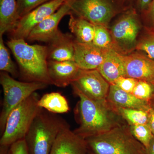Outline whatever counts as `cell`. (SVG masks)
<instances>
[{
  "label": "cell",
  "instance_id": "6da1fadb",
  "mask_svg": "<svg viewBox=\"0 0 154 154\" xmlns=\"http://www.w3.org/2000/svg\"><path fill=\"white\" fill-rule=\"evenodd\" d=\"M74 92L79 98L78 108L79 126L74 131L75 133L86 139L121 125L118 119L120 116L107 99L94 100L79 91Z\"/></svg>",
  "mask_w": 154,
  "mask_h": 154
},
{
  "label": "cell",
  "instance_id": "7a4b0ae2",
  "mask_svg": "<svg viewBox=\"0 0 154 154\" xmlns=\"http://www.w3.org/2000/svg\"><path fill=\"white\" fill-rule=\"evenodd\" d=\"M7 45L16 58L24 80L52 85L48 69L47 46L30 45L22 38H11Z\"/></svg>",
  "mask_w": 154,
  "mask_h": 154
},
{
  "label": "cell",
  "instance_id": "3957f363",
  "mask_svg": "<svg viewBox=\"0 0 154 154\" xmlns=\"http://www.w3.org/2000/svg\"><path fill=\"white\" fill-rule=\"evenodd\" d=\"M85 139L88 150L95 154H146V148L133 135L129 127L122 125Z\"/></svg>",
  "mask_w": 154,
  "mask_h": 154
},
{
  "label": "cell",
  "instance_id": "277c9868",
  "mask_svg": "<svg viewBox=\"0 0 154 154\" xmlns=\"http://www.w3.org/2000/svg\"><path fill=\"white\" fill-rule=\"evenodd\" d=\"M68 126L62 118L42 109L24 138L30 154H49L59 133Z\"/></svg>",
  "mask_w": 154,
  "mask_h": 154
},
{
  "label": "cell",
  "instance_id": "5b68a950",
  "mask_svg": "<svg viewBox=\"0 0 154 154\" xmlns=\"http://www.w3.org/2000/svg\"><path fill=\"white\" fill-rule=\"evenodd\" d=\"M39 99L35 92L12 110L7 118L0 145L10 146L24 139L34 119L42 109L38 105Z\"/></svg>",
  "mask_w": 154,
  "mask_h": 154
},
{
  "label": "cell",
  "instance_id": "8992f818",
  "mask_svg": "<svg viewBox=\"0 0 154 154\" xmlns=\"http://www.w3.org/2000/svg\"><path fill=\"white\" fill-rule=\"evenodd\" d=\"M126 0H71L70 14L94 25L107 27L111 19L129 8ZM69 14V15H70Z\"/></svg>",
  "mask_w": 154,
  "mask_h": 154
},
{
  "label": "cell",
  "instance_id": "52a82bcc",
  "mask_svg": "<svg viewBox=\"0 0 154 154\" xmlns=\"http://www.w3.org/2000/svg\"><path fill=\"white\" fill-rule=\"evenodd\" d=\"M0 83L4 92V100L0 115V130L2 134L7 118L12 110L33 93L45 89L48 85L39 82H20L4 72H1Z\"/></svg>",
  "mask_w": 154,
  "mask_h": 154
},
{
  "label": "cell",
  "instance_id": "ba28073f",
  "mask_svg": "<svg viewBox=\"0 0 154 154\" xmlns=\"http://www.w3.org/2000/svg\"><path fill=\"white\" fill-rule=\"evenodd\" d=\"M140 23L136 9L131 7L122 12L110 31L116 51L122 54L134 51L141 29Z\"/></svg>",
  "mask_w": 154,
  "mask_h": 154
},
{
  "label": "cell",
  "instance_id": "9c48e42d",
  "mask_svg": "<svg viewBox=\"0 0 154 154\" xmlns=\"http://www.w3.org/2000/svg\"><path fill=\"white\" fill-rule=\"evenodd\" d=\"M74 91H78L94 100L107 99L110 84L97 69H80L71 84Z\"/></svg>",
  "mask_w": 154,
  "mask_h": 154
},
{
  "label": "cell",
  "instance_id": "30bf717a",
  "mask_svg": "<svg viewBox=\"0 0 154 154\" xmlns=\"http://www.w3.org/2000/svg\"><path fill=\"white\" fill-rule=\"evenodd\" d=\"M66 0H51L38 6L18 20L10 32L12 38L27 39L36 25L55 13Z\"/></svg>",
  "mask_w": 154,
  "mask_h": 154
},
{
  "label": "cell",
  "instance_id": "8fae6325",
  "mask_svg": "<svg viewBox=\"0 0 154 154\" xmlns=\"http://www.w3.org/2000/svg\"><path fill=\"white\" fill-rule=\"evenodd\" d=\"M122 55L125 77L145 81L154 85V60L138 51Z\"/></svg>",
  "mask_w": 154,
  "mask_h": 154
},
{
  "label": "cell",
  "instance_id": "7c38bea8",
  "mask_svg": "<svg viewBox=\"0 0 154 154\" xmlns=\"http://www.w3.org/2000/svg\"><path fill=\"white\" fill-rule=\"evenodd\" d=\"M71 2V0H66L55 13L33 28L27 39L30 42H49L58 31V26L61 19L70 14Z\"/></svg>",
  "mask_w": 154,
  "mask_h": 154
},
{
  "label": "cell",
  "instance_id": "4fadbf2b",
  "mask_svg": "<svg viewBox=\"0 0 154 154\" xmlns=\"http://www.w3.org/2000/svg\"><path fill=\"white\" fill-rule=\"evenodd\" d=\"M49 154H88V149L85 140L68 126L59 133Z\"/></svg>",
  "mask_w": 154,
  "mask_h": 154
},
{
  "label": "cell",
  "instance_id": "5bb4252c",
  "mask_svg": "<svg viewBox=\"0 0 154 154\" xmlns=\"http://www.w3.org/2000/svg\"><path fill=\"white\" fill-rule=\"evenodd\" d=\"M104 52L93 42L80 43L75 39L73 61L81 69H97L104 60Z\"/></svg>",
  "mask_w": 154,
  "mask_h": 154
},
{
  "label": "cell",
  "instance_id": "9a60e30c",
  "mask_svg": "<svg viewBox=\"0 0 154 154\" xmlns=\"http://www.w3.org/2000/svg\"><path fill=\"white\" fill-rule=\"evenodd\" d=\"M74 41L72 35L63 33L59 30L55 36L48 42V60L73 61Z\"/></svg>",
  "mask_w": 154,
  "mask_h": 154
},
{
  "label": "cell",
  "instance_id": "2e32d148",
  "mask_svg": "<svg viewBox=\"0 0 154 154\" xmlns=\"http://www.w3.org/2000/svg\"><path fill=\"white\" fill-rule=\"evenodd\" d=\"M48 69L52 85L59 88H65L71 85L81 69L72 60H48Z\"/></svg>",
  "mask_w": 154,
  "mask_h": 154
},
{
  "label": "cell",
  "instance_id": "e0dca14e",
  "mask_svg": "<svg viewBox=\"0 0 154 154\" xmlns=\"http://www.w3.org/2000/svg\"><path fill=\"white\" fill-rule=\"evenodd\" d=\"M110 85L120 77H125L122 54L113 49H105L104 60L97 69Z\"/></svg>",
  "mask_w": 154,
  "mask_h": 154
},
{
  "label": "cell",
  "instance_id": "ac0fdd59",
  "mask_svg": "<svg viewBox=\"0 0 154 154\" xmlns=\"http://www.w3.org/2000/svg\"><path fill=\"white\" fill-rule=\"evenodd\" d=\"M107 100L113 107H122L149 111L151 108L149 101L142 100L132 93L122 90L116 85H110Z\"/></svg>",
  "mask_w": 154,
  "mask_h": 154
},
{
  "label": "cell",
  "instance_id": "d6986e66",
  "mask_svg": "<svg viewBox=\"0 0 154 154\" xmlns=\"http://www.w3.org/2000/svg\"><path fill=\"white\" fill-rule=\"evenodd\" d=\"M69 27L75 40L80 43L93 42L95 25L82 17L69 15Z\"/></svg>",
  "mask_w": 154,
  "mask_h": 154
},
{
  "label": "cell",
  "instance_id": "ffe728a7",
  "mask_svg": "<svg viewBox=\"0 0 154 154\" xmlns=\"http://www.w3.org/2000/svg\"><path fill=\"white\" fill-rule=\"evenodd\" d=\"M19 20L17 0H0V36L10 33Z\"/></svg>",
  "mask_w": 154,
  "mask_h": 154
},
{
  "label": "cell",
  "instance_id": "44dd1931",
  "mask_svg": "<svg viewBox=\"0 0 154 154\" xmlns=\"http://www.w3.org/2000/svg\"><path fill=\"white\" fill-rule=\"evenodd\" d=\"M38 105L41 108L53 113H64L69 110L66 98L58 92H52L40 98Z\"/></svg>",
  "mask_w": 154,
  "mask_h": 154
},
{
  "label": "cell",
  "instance_id": "7402d4cb",
  "mask_svg": "<svg viewBox=\"0 0 154 154\" xmlns=\"http://www.w3.org/2000/svg\"><path fill=\"white\" fill-rule=\"evenodd\" d=\"M113 108L119 115L128 122L129 125L146 124L148 123L149 110L147 111L122 107H113Z\"/></svg>",
  "mask_w": 154,
  "mask_h": 154
},
{
  "label": "cell",
  "instance_id": "603a6c76",
  "mask_svg": "<svg viewBox=\"0 0 154 154\" xmlns=\"http://www.w3.org/2000/svg\"><path fill=\"white\" fill-rule=\"evenodd\" d=\"M93 44L103 49H114L111 33L107 27L101 25H95V32ZM115 50V49H114Z\"/></svg>",
  "mask_w": 154,
  "mask_h": 154
},
{
  "label": "cell",
  "instance_id": "cb8c5ba5",
  "mask_svg": "<svg viewBox=\"0 0 154 154\" xmlns=\"http://www.w3.org/2000/svg\"><path fill=\"white\" fill-rule=\"evenodd\" d=\"M0 70L14 77H17L19 75L17 66L11 59L8 50L4 43L3 36H0Z\"/></svg>",
  "mask_w": 154,
  "mask_h": 154
},
{
  "label": "cell",
  "instance_id": "d4e9b609",
  "mask_svg": "<svg viewBox=\"0 0 154 154\" xmlns=\"http://www.w3.org/2000/svg\"><path fill=\"white\" fill-rule=\"evenodd\" d=\"M136 50L145 52L149 57L154 60V28L149 29L137 39Z\"/></svg>",
  "mask_w": 154,
  "mask_h": 154
},
{
  "label": "cell",
  "instance_id": "484cf974",
  "mask_svg": "<svg viewBox=\"0 0 154 154\" xmlns=\"http://www.w3.org/2000/svg\"><path fill=\"white\" fill-rule=\"evenodd\" d=\"M129 128L134 137L146 148L147 147L154 137L149 124L130 125Z\"/></svg>",
  "mask_w": 154,
  "mask_h": 154
},
{
  "label": "cell",
  "instance_id": "4316f807",
  "mask_svg": "<svg viewBox=\"0 0 154 154\" xmlns=\"http://www.w3.org/2000/svg\"><path fill=\"white\" fill-rule=\"evenodd\" d=\"M132 94L138 99L150 102L154 95V85L145 81L138 80Z\"/></svg>",
  "mask_w": 154,
  "mask_h": 154
},
{
  "label": "cell",
  "instance_id": "83f0119b",
  "mask_svg": "<svg viewBox=\"0 0 154 154\" xmlns=\"http://www.w3.org/2000/svg\"><path fill=\"white\" fill-rule=\"evenodd\" d=\"M19 19L38 6L51 0H17Z\"/></svg>",
  "mask_w": 154,
  "mask_h": 154
},
{
  "label": "cell",
  "instance_id": "f1b7e54d",
  "mask_svg": "<svg viewBox=\"0 0 154 154\" xmlns=\"http://www.w3.org/2000/svg\"><path fill=\"white\" fill-rule=\"evenodd\" d=\"M138 81L130 77L122 76L116 81L114 85L125 92L132 93Z\"/></svg>",
  "mask_w": 154,
  "mask_h": 154
},
{
  "label": "cell",
  "instance_id": "f546056e",
  "mask_svg": "<svg viewBox=\"0 0 154 154\" xmlns=\"http://www.w3.org/2000/svg\"><path fill=\"white\" fill-rule=\"evenodd\" d=\"M9 154H30L25 140L18 141L10 146Z\"/></svg>",
  "mask_w": 154,
  "mask_h": 154
},
{
  "label": "cell",
  "instance_id": "4dcf8cb0",
  "mask_svg": "<svg viewBox=\"0 0 154 154\" xmlns=\"http://www.w3.org/2000/svg\"><path fill=\"white\" fill-rule=\"evenodd\" d=\"M142 14L152 28H154V0H152L148 9Z\"/></svg>",
  "mask_w": 154,
  "mask_h": 154
},
{
  "label": "cell",
  "instance_id": "1f68e13d",
  "mask_svg": "<svg viewBox=\"0 0 154 154\" xmlns=\"http://www.w3.org/2000/svg\"><path fill=\"white\" fill-rule=\"evenodd\" d=\"M152 0H137V10L141 14L148 9Z\"/></svg>",
  "mask_w": 154,
  "mask_h": 154
},
{
  "label": "cell",
  "instance_id": "d6a6232c",
  "mask_svg": "<svg viewBox=\"0 0 154 154\" xmlns=\"http://www.w3.org/2000/svg\"><path fill=\"white\" fill-rule=\"evenodd\" d=\"M148 124L149 125L153 134L154 136V107H152L149 112V121Z\"/></svg>",
  "mask_w": 154,
  "mask_h": 154
},
{
  "label": "cell",
  "instance_id": "836d02e7",
  "mask_svg": "<svg viewBox=\"0 0 154 154\" xmlns=\"http://www.w3.org/2000/svg\"><path fill=\"white\" fill-rule=\"evenodd\" d=\"M146 154H154V137L147 147L146 148Z\"/></svg>",
  "mask_w": 154,
  "mask_h": 154
},
{
  "label": "cell",
  "instance_id": "e575fe53",
  "mask_svg": "<svg viewBox=\"0 0 154 154\" xmlns=\"http://www.w3.org/2000/svg\"><path fill=\"white\" fill-rule=\"evenodd\" d=\"M0 154H9V150L8 149L6 148H2L0 149Z\"/></svg>",
  "mask_w": 154,
  "mask_h": 154
},
{
  "label": "cell",
  "instance_id": "d590c367",
  "mask_svg": "<svg viewBox=\"0 0 154 154\" xmlns=\"http://www.w3.org/2000/svg\"><path fill=\"white\" fill-rule=\"evenodd\" d=\"M150 102L151 107H154V96H153L152 98V99H151L150 101Z\"/></svg>",
  "mask_w": 154,
  "mask_h": 154
},
{
  "label": "cell",
  "instance_id": "8d00e7d4",
  "mask_svg": "<svg viewBox=\"0 0 154 154\" xmlns=\"http://www.w3.org/2000/svg\"><path fill=\"white\" fill-rule=\"evenodd\" d=\"M88 154H95L94 153L90 151H89V150H88Z\"/></svg>",
  "mask_w": 154,
  "mask_h": 154
},
{
  "label": "cell",
  "instance_id": "74e56055",
  "mask_svg": "<svg viewBox=\"0 0 154 154\" xmlns=\"http://www.w3.org/2000/svg\"><path fill=\"white\" fill-rule=\"evenodd\" d=\"M126 1H130V0H126Z\"/></svg>",
  "mask_w": 154,
  "mask_h": 154
}]
</instances>
